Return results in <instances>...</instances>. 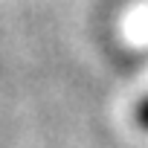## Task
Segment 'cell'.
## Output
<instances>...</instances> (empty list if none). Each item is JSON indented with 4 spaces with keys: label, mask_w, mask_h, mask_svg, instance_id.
<instances>
[{
    "label": "cell",
    "mask_w": 148,
    "mask_h": 148,
    "mask_svg": "<svg viewBox=\"0 0 148 148\" xmlns=\"http://www.w3.org/2000/svg\"><path fill=\"white\" fill-rule=\"evenodd\" d=\"M134 116H136V125H139L142 131H148V96L136 105V113H134Z\"/></svg>",
    "instance_id": "cell-1"
}]
</instances>
